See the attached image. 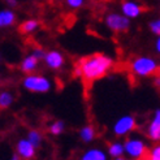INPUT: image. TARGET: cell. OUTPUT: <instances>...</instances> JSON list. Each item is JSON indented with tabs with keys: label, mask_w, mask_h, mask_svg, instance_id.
<instances>
[{
	"label": "cell",
	"mask_w": 160,
	"mask_h": 160,
	"mask_svg": "<svg viewBox=\"0 0 160 160\" xmlns=\"http://www.w3.org/2000/svg\"><path fill=\"white\" fill-rule=\"evenodd\" d=\"M146 135L151 142H160V108H156L151 116V120L146 128Z\"/></svg>",
	"instance_id": "cell-9"
},
{
	"label": "cell",
	"mask_w": 160,
	"mask_h": 160,
	"mask_svg": "<svg viewBox=\"0 0 160 160\" xmlns=\"http://www.w3.org/2000/svg\"><path fill=\"white\" fill-rule=\"evenodd\" d=\"M37 147L26 137L20 138L14 145V152L21 160H33L37 155Z\"/></svg>",
	"instance_id": "cell-7"
},
{
	"label": "cell",
	"mask_w": 160,
	"mask_h": 160,
	"mask_svg": "<svg viewBox=\"0 0 160 160\" xmlns=\"http://www.w3.org/2000/svg\"><path fill=\"white\" fill-rule=\"evenodd\" d=\"M30 53H33L35 58L39 60V61H43L44 60V58H46V53H47V51L43 48V47H39V46H37V47H34L33 50H31V52Z\"/></svg>",
	"instance_id": "cell-22"
},
{
	"label": "cell",
	"mask_w": 160,
	"mask_h": 160,
	"mask_svg": "<svg viewBox=\"0 0 160 160\" xmlns=\"http://www.w3.org/2000/svg\"><path fill=\"white\" fill-rule=\"evenodd\" d=\"M107 152L111 159L121 158L125 155V147H124V141H120L118 138L108 143L107 146Z\"/></svg>",
	"instance_id": "cell-16"
},
{
	"label": "cell",
	"mask_w": 160,
	"mask_h": 160,
	"mask_svg": "<svg viewBox=\"0 0 160 160\" xmlns=\"http://www.w3.org/2000/svg\"><path fill=\"white\" fill-rule=\"evenodd\" d=\"M14 100H16L14 94L11 90H8V89L0 90V111L9 109L13 106Z\"/></svg>",
	"instance_id": "cell-18"
},
{
	"label": "cell",
	"mask_w": 160,
	"mask_h": 160,
	"mask_svg": "<svg viewBox=\"0 0 160 160\" xmlns=\"http://www.w3.org/2000/svg\"><path fill=\"white\" fill-rule=\"evenodd\" d=\"M26 138L33 143V145L37 147V148H39L42 145H43V139H44V137H43V133L39 130V129H30L28 133H26Z\"/></svg>",
	"instance_id": "cell-19"
},
{
	"label": "cell",
	"mask_w": 160,
	"mask_h": 160,
	"mask_svg": "<svg viewBox=\"0 0 160 160\" xmlns=\"http://www.w3.org/2000/svg\"><path fill=\"white\" fill-rule=\"evenodd\" d=\"M129 70L135 78H151L160 72V62L148 55L135 56L129 62Z\"/></svg>",
	"instance_id": "cell-2"
},
{
	"label": "cell",
	"mask_w": 160,
	"mask_h": 160,
	"mask_svg": "<svg viewBox=\"0 0 160 160\" xmlns=\"http://www.w3.org/2000/svg\"><path fill=\"white\" fill-rule=\"evenodd\" d=\"M115 67V60L107 53H91L82 58L74 68V77L83 78L85 82H95L106 77Z\"/></svg>",
	"instance_id": "cell-1"
},
{
	"label": "cell",
	"mask_w": 160,
	"mask_h": 160,
	"mask_svg": "<svg viewBox=\"0 0 160 160\" xmlns=\"http://www.w3.org/2000/svg\"><path fill=\"white\" fill-rule=\"evenodd\" d=\"M86 0H65V5L72 11H78L85 7Z\"/></svg>",
	"instance_id": "cell-21"
},
{
	"label": "cell",
	"mask_w": 160,
	"mask_h": 160,
	"mask_svg": "<svg viewBox=\"0 0 160 160\" xmlns=\"http://www.w3.org/2000/svg\"><path fill=\"white\" fill-rule=\"evenodd\" d=\"M39 64H41V61H39L33 53H29V55L23 56V58L21 59L18 68H20L21 73L31 74V73H35V72L38 70Z\"/></svg>",
	"instance_id": "cell-11"
},
{
	"label": "cell",
	"mask_w": 160,
	"mask_h": 160,
	"mask_svg": "<svg viewBox=\"0 0 160 160\" xmlns=\"http://www.w3.org/2000/svg\"><path fill=\"white\" fill-rule=\"evenodd\" d=\"M21 86L23 87V90L31 94H47L53 89V81L50 77L35 72V73L23 76Z\"/></svg>",
	"instance_id": "cell-3"
},
{
	"label": "cell",
	"mask_w": 160,
	"mask_h": 160,
	"mask_svg": "<svg viewBox=\"0 0 160 160\" xmlns=\"http://www.w3.org/2000/svg\"><path fill=\"white\" fill-rule=\"evenodd\" d=\"M112 160H128V158H124V156H121V158H116V159H112Z\"/></svg>",
	"instance_id": "cell-26"
},
{
	"label": "cell",
	"mask_w": 160,
	"mask_h": 160,
	"mask_svg": "<svg viewBox=\"0 0 160 160\" xmlns=\"http://www.w3.org/2000/svg\"><path fill=\"white\" fill-rule=\"evenodd\" d=\"M0 79H2V74H0Z\"/></svg>",
	"instance_id": "cell-28"
},
{
	"label": "cell",
	"mask_w": 160,
	"mask_h": 160,
	"mask_svg": "<svg viewBox=\"0 0 160 160\" xmlns=\"http://www.w3.org/2000/svg\"><path fill=\"white\" fill-rule=\"evenodd\" d=\"M0 62H2V53H0Z\"/></svg>",
	"instance_id": "cell-27"
},
{
	"label": "cell",
	"mask_w": 160,
	"mask_h": 160,
	"mask_svg": "<svg viewBox=\"0 0 160 160\" xmlns=\"http://www.w3.org/2000/svg\"><path fill=\"white\" fill-rule=\"evenodd\" d=\"M65 129H67V124L64 120H53L47 126V132L52 137H60V135L64 134Z\"/></svg>",
	"instance_id": "cell-17"
},
{
	"label": "cell",
	"mask_w": 160,
	"mask_h": 160,
	"mask_svg": "<svg viewBox=\"0 0 160 160\" xmlns=\"http://www.w3.org/2000/svg\"><path fill=\"white\" fill-rule=\"evenodd\" d=\"M17 23V13L13 8H3L0 9V30L9 29Z\"/></svg>",
	"instance_id": "cell-13"
},
{
	"label": "cell",
	"mask_w": 160,
	"mask_h": 160,
	"mask_svg": "<svg viewBox=\"0 0 160 160\" xmlns=\"http://www.w3.org/2000/svg\"><path fill=\"white\" fill-rule=\"evenodd\" d=\"M132 20L128 18L121 12H109L104 16V25L106 28L115 34L126 33L130 29Z\"/></svg>",
	"instance_id": "cell-5"
},
{
	"label": "cell",
	"mask_w": 160,
	"mask_h": 160,
	"mask_svg": "<svg viewBox=\"0 0 160 160\" xmlns=\"http://www.w3.org/2000/svg\"><path fill=\"white\" fill-rule=\"evenodd\" d=\"M135 129H137V118L130 113L120 116L112 125V133L116 138L129 137Z\"/></svg>",
	"instance_id": "cell-6"
},
{
	"label": "cell",
	"mask_w": 160,
	"mask_h": 160,
	"mask_svg": "<svg viewBox=\"0 0 160 160\" xmlns=\"http://www.w3.org/2000/svg\"><path fill=\"white\" fill-rule=\"evenodd\" d=\"M41 28V22L37 18H26L20 23V33L23 35H30L34 34Z\"/></svg>",
	"instance_id": "cell-15"
},
{
	"label": "cell",
	"mask_w": 160,
	"mask_h": 160,
	"mask_svg": "<svg viewBox=\"0 0 160 160\" xmlns=\"http://www.w3.org/2000/svg\"><path fill=\"white\" fill-rule=\"evenodd\" d=\"M43 62H44L47 69L58 72V70H61L64 67H65L67 60H65V56H64V53L61 51L50 50V51H47Z\"/></svg>",
	"instance_id": "cell-8"
},
{
	"label": "cell",
	"mask_w": 160,
	"mask_h": 160,
	"mask_svg": "<svg viewBox=\"0 0 160 160\" xmlns=\"http://www.w3.org/2000/svg\"><path fill=\"white\" fill-rule=\"evenodd\" d=\"M148 30L151 31V34H154L155 37L160 35V17L152 18L148 21Z\"/></svg>",
	"instance_id": "cell-20"
},
{
	"label": "cell",
	"mask_w": 160,
	"mask_h": 160,
	"mask_svg": "<svg viewBox=\"0 0 160 160\" xmlns=\"http://www.w3.org/2000/svg\"><path fill=\"white\" fill-rule=\"evenodd\" d=\"M154 48H155L156 55L160 56V35H158L156 39H155V42H154Z\"/></svg>",
	"instance_id": "cell-25"
},
{
	"label": "cell",
	"mask_w": 160,
	"mask_h": 160,
	"mask_svg": "<svg viewBox=\"0 0 160 160\" xmlns=\"http://www.w3.org/2000/svg\"><path fill=\"white\" fill-rule=\"evenodd\" d=\"M120 12L125 14L128 18L135 20L142 16L143 7L138 2H135V0H124L121 5H120Z\"/></svg>",
	"instance_id": "cell-10"
},
{
	"label": "cell",
	"mask_w": 160,
	"mask_h": 160,
	"mask_svg": "<svg viewBox=\"0 0 160 160\" xmlns=\"http://www.w3.org/2000/svg\"><path fill=\"white\" fill-rule=\"evenodd\" d=\"M78 160H109V155L102 147H89L82 151Z\"/></svg>",
	"instance_id": "cell-12"
},
{
	"label": "cell",
	"mask_w": 160,
	"mask_h": 160,
	"mask_svg": "<svg viewBox=\"0 0 160 160\" xmlns=\"http://www.w3.org/2000/svg\"><path fill=\"white\" fill-rule=\"evenodd\" d=\"M3 3L8 8H13V9H14V8L18 5V0H3Z\"/></svg>",
	"instance_id": "cell-24"
},
{
	"label": "cell",
	"mask_w": 160,
	"mask_h": 160,
	"mask_svg": "<svg viewBox=\"0 0 160 160\" xmlns=\"http://www.w3.org/2000/svg\"><path fill=\"white\" fill-rule=\"evenodd\" d=\"M78 138L82 143H85V145L92 143L95 141V138H97V130H95V128L90 124L83 125L81 129L78 130Z\"/></svg>",
	"instance_id": "cell-14"
},
{
	"label": "cell",
	"mask_w": 160,
	"mask_h": 160,
	"mask_svg": "<svg viewBox=\"0 0 160 160\" xmlns=\"http://www.w3.org/2000/svg\"><path fill=\"white\" fill-rule=\"evenodd\" d=\"M151 83H152V86L156 90L160 91V73H156L155 76L151 77Z\"/></svg>",
	"instance_id": "cell-23"
},
{
	"label": "cell",
	"mask_w": 160,
	"mask_h": 160,
	"mask_svg": "<svg viewBox=\"0 0 160 160\" xmlns=\"http://www.w3.org/2000/svg\"><path fill=\"white\" fill-rule=\"evenodd\" d=\"M125 156L129 160H143L148 156V147L146 141L139 135H129L124 141Z\"/></svg>",
	"instance_id": "cell-4"
}]
</instances>
